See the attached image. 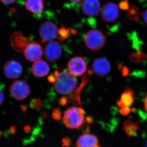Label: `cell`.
Listing matches in <instances>:
<instances>
[{"mask_svg": "<svg viewBox=\"0 0 147 147\" xmlns=\"http://www.w3.org/2000/svg\"><path fill=\"white\" fill-rule=\"evenodd\" d=\"M56 81L54 83L55 89L61 94L71 93L77 86L76 78L69 73L65 71L55 73Z\"/></svg>", "mask_w": 147, "mask_h": 147, "instance_id": "obj_1", "label": "cell"}, {"mask_svg": "<svg viewBox=\"0 0 147 147\" xmlns=\"http://www.w3.org/2000/svg\"><path fill=\"white\" fill-rule=\"evenodd\" d=\"M85 118V111L79 107H71L64 113L63 122L66 127L71 129L79 128L82 125Z\"/></svg>", "mask_w": 147, "mask_h": 147, "instance_id": "obj_2", "label": "cell"}, {"mask_svg": "<svg viewBox=\"0 0 147 147\" xmlns=\"http://www.w3.org/2000/svg\"><path fill=\"white\" fill-rule=\"evenodd\" d=\"M105 36L99 30H90L86 34L85 41L88 49L96 51L101 49L104 46L105 42Z\"/></svg>", "mask_w": 147, "mask_h": 147, "instance_id": "obj_3", "label": "cell"}, {"mask_svg": "<svg viewBox=\"0 0 147 147\" xmlns=\"http://www.w3.org/2000/svg\"><path fill=\"white\" fill-rule=\"evenodd\" d=\"M10 93L16 100H22L30 94V89L26 80H16L13 82L10 87Z\"/></svg>", "mask_w": 147, "mask_h": 147, "instance_id": "obj_4", "label": "cell"}, {"mask_svg": "<svg viewBox=\"0 0 147 147\" xmlns=\"http://www.w3.org/2000/svg\"><path fill=\"white\" fill-rule=\"evenodd\" d=\"M39 34L41 42H50L57 37V27L53 22H44L40 27Z\"/></svg>", "mask_w": 147, "mask_h": 147, "instance_id": "obj_5", "label": "cell"}, {"mask_svg": "<svg viewBox=\"0 0 147 147\" xmlns=\"http://www.w3.org/2000/svg\"><path fill=\"white\" fill-rule=\"evenodd\" d=\"M134 92L130 88H126L121 95L120 99L118 101V106L121 108L122 115H127L131 111L130 107L134 101Z\"/></svg>", "mask_w": 147, "mask_h": 147, "instance_id": "obj_6", "label": "cell"}, {"mask_svg": "<svg viewBox=\"0 0 147 147\" xmlns=\"http://www.w3.org/2000/svg\"><path fill=\"white\" fill-rule=\"evenodd\" d=\"M67 69L69 73L73 76H82L87 70L86 62L82 57H74L69 61Z\"/></svg>", "mask_w": 147, "mask_h": 147, "instance_id": "obj_7", "label": "cell"}, {"mask_svg": "<svg viewBox=\"0 0 147 147\" xmlns=\"http://www.w3.org/2000/svg\"><path fill=\"white\" fill-rule=\"evenodd\" d=\"M62 48L59 42L57 41H50L47 43L44 49L45 59L50 62L57 60L61 55Z\"/></svg>", "mask_w": 147, "mask_h": 147, "instance_id": "obj_8", "label": "cell"}, {"mask_svg": "<svg viewBox=\"0 0 147 147\" xmlns=\"http://www.w3.org/2000/svg\"><path fill=\"white\" fill-rule=\"evenodd\" d=\"M100 14L103 21L108 23H113L119 17L118 7L114 3H108L102 6Z\"/></svg>", "mask_w": 147, "mask_h": 147, "instance_id": "obj_9", "label": "cell"}, {"mask_svg": "<svg viewBox=\"0 0 147 147\" xmlns=\"http://www.w3.org/2000/svg\"><path fill=\"white\" fill-rule=\"evenodd\" d=\"M3 71L7 79H17L22 74L23 67L21 64L17 61H9L4 65Z\"/></svg>", "mask_w": 147, "mask_h": 147, "instance_id": "obj_10", "label": "cell"}, {"mask_svg": "<svg viewBox=\"0 0 147 147\" xmlns=\"http://www.w3.org/2000/svg\"><path fill=\"white\" fill-rule=\"evenodd\" d=\"M25 58L30 61L35 62L41 59L43 50L41 45L38 42H30L24 51Z\"/></svg>", "mask_w": 147, "mask_h": 147, "instance_id": "obj_11", "label": "cell"}, {"mask_svg": "<svg viewBox=\"0 0 147 147\" xmlns=\"http://www.w3.org/2000/svg\"><path fill=\"white\" fill-rule=\"evenodd\" d=\"M10 38L12 47L18 52H23L31 42L30 38L24 36L21 32H14L11 35Z\"/></svg>", "mask_w": 147, "mask_h": 147, "instance_id": "obj_12", "label": "cell"}, {"mask_svg": "<svg viewBox=\"0 0 147 147\" xmlns=\"http://www.w3.org/2000/svg\"><path fill=\"white\" fill-rule=\"evenodd\" d=\"M92 71L98 76H104L109 73L111 65L108 60L103 58L96 59L93 63Z\"/></svg>", "mask_w": 147, "mask_h": 147, "instance_id": "obj_13", "label": "cell"}, {"mask_svg": "<svg viewBox=\"0 0 147 147\" xmlns=\"http://www.w3.org/2000/svg\"><path fill=\"white\" fill-rule=\"evenodd\" d=\"M82 7L83 13L87 16H96L101 10L99 0H84Z\"/></svg>", "mask_w": 147, "mask_h": 147, "instance_id": "obj_14", "label": "cell"}, {"mask_svg": "<svg viewBox=\"0 0 147 147\" xmlns=\"http://www.w3.org/2000/svg\"><path fill=\"white\" fill-rule=\"evenodd\" d=\"M76 147H101L97 137L89 133L79 136L76 141Z\"/></svg>", "mask_w": 147, "mask_h": 147, "instance_id": "obj_15", "label": "cell"}, {"mask_svg": "<svg viewBox=\"0 0 147 147\" xmlns=\"http://www.w3.org/2000/svg\"><path fill=\"white\" fill-rule=\"evenodd\" d=\"M32 71L34 76L38 77L46 76L50 71V67L47 63L42 60L36 61L32 66Z\"/></svg>", "mask_w": 147, "mask_h": 147, "instance_id": "obj_16", "label": "cell"}, {"mask_svg": "<svg viewBox=\"0 0 147 147\" xmlns=\"http://www.w3.org/2000/svg\"><path fill=\"white\" fill-rule=\"evenodd\" d=\"M25 7L32 13L38 14L43 10V0H27L25 3Z\"/></svg>", "mask_w": 147, "mask_h": 147, "instance_id": "obj_17", "label": "cell"}, {"mask_svg": "<svg viewBox=\"0 0 147 147\" xmlns=\"http://www.w3.org/2000/svg\"><path fill=\"white\" fill-rule=\"evenodd\" d=\"M88 78L85 77V78H83V82L81 84V86L79 87V88L75 90L74 91L72 92L71 93V94L70 95V97L68 99V101L71 103L76 104V105H81V101H80V94L81 92V89L84 86V85L87 84L88 82L87 80Z\"/></svg>", "mask_w": 147, "mask_h": 147, "instance_id": "obj_18", "label": "cell"}, {"mask_svg": "<svg viewBox=\"0 0 147 147\" xmlns=\"http://www.w3.org/2000/svg\"><path fill=\"white\" fill-rule=\"evenodd\" d=\"M127 15L129 20L131 21H138L139 18V9L135 6H129V8L127 10Z\"/></svg>", "mask_w": 147, "mask_h": 147, "instance_id": "obj_19", "label": "cell"}, {"mask_svg": "<svg viewBox=\"0 0 147 147\" xmlns=\"http://www.w3.org/2000/svg\"><path fill=\"white\" fill-rule=\"evenodd\" d=\"M69 36V30L65 27H62L58 30V38L61 41L68 38Z\"/></svg>", "mask_w": 147, "mask_h": 147, "instance_id": "obj_20", "label": "cell"}, {"mask_svg": "<svg viewBox=\"0 0 147 147\" xmlns=\"http://www.w3.org/2000/svg\"><path fill=\"white\" fill-rule=\"evenodd\" d=\"M42 105V101L38 98L33 99L31 102V106L32 108L35 109H38L41 108Z\"/></svg>", "mask_w": 147, "mask_h": 147, "instance_id": "obj_21", "label": "cell"}, {"mask_svg": "<svg viewBox=\"0 0 147 147\" xmlns=\"http://www.w3.org/2000/svg\"><path fill=\"white\" fill-rule=\"evenodd\" d=\"M119 7L121 10H127L129 7L128 0H123L119 4Z\"/></svg>", "mask_w": 147, "mask_h": 147, "instance_id": "obj_22", "label": "cell"}, {"mask_svg": "<svg viewBox=\"0 0 147 147\" xmlns=\"http://www.w3.org/2000/svg\"><path fill=\"white\" fill-rule=\"evenodd\" d=\"M52 117L55 120H59L62 117L61 113L57 109H55L53 111Z\"/></svg>", "mask_w": 147, "mask_h": 147, "instance_id": "obj_23", "label": "cell"}, {"mask_svg": "<svg viewBox=\"0 0 147 147\" xmlns=\"http://www.w3.org/2000/svg\"><path fill=\"white\" fill-rule=\"evenodd\" d=\"M3 88V85L0 84V105L2 104L5 99V94Z\"/></svg>", "mask_w": 147, "mask_h": 147, "instance_id": "obj_24", "label": "cell"}, {"mask_svg": "<svg viewBox=\"0 0 147 147\" xmlns=\"http://www.w3.org/2000/svg\"><path fill=\"white\" fill-rule=\"evenodd\" d=\"M16 1V0H0V1L4 4L10 5L15 2Z\"/></svg>", "mask_w": 147, "mask_h": 147, "instance_id": "obj_25", "label": "cell"}, {"mask_svg": "<svg viewBox=\"0 0 147 147\" xmlns=\"http://www.w3.org/2000/svg\"><path fill=\"white\" fill-rule=\"evenodd\" d=\"M142 16L143 17L144 21L145 23L147 25V9L144 11L142 12Z\"/></svg>", "mask_w": 147, "mask_h": 147, "instance_id": "obj_26", "label": "cell"}, {"mask_svg": "<svg viewBox=\"0 0 147 147\" xmlns=\"http://www.w3.org/2000/svg\"><path fill=\"white\" fill-rule=\"evenodd\" d=\"M59 103L61 105H65L67 103V101L65 98H62L59 101Z\"/></svg>", "mask_w": 147, "mask_h": 147, "instance_id": "obj_27", "label": "cell"}, {"mask_svg": "<svg viewBox=\"0 0 147 147\" xmlns=\"http://www.w3.org/2000/svg\"><path fill=\"white\" fill-rule=\"evenodd\" d=\"M144 105L145 110L147 112V94L145 98L144 102Z\"/></svg>", "mask_w": 147, "mask_h": 147, "instance_id": "obj_28", "label": "cell"}, {"mask_svg": "<svg viewBox=\"0 0 147 147\" xmlns=\"http://www.w3.org/2000/svg\"><path fill=\"white\" fill-rule=\"evenodd\" d=\"M48 80L49 82H54L55 83V82L56 81V77H54L53 76H50L48 77Z\"/></svg>", "mask_w": 147, "mask_h": 147, "instance_id": "obj_29", "label": "cell"}, {"mask_svg": "<svg viewBox=\"0 0 147 147\" xmlns=\"http://www.w3.org/2000/svg\"><path fill=\"white\" fill-rule=\"evenodd\" d=\"M69 1H71V2L73 3H77L83 1V0H69Z\"/></svg>", "mask_w": 147, "mask_h": 147, "instance_id": "obj_30", "label": "cell"}, {"mask_svg": "<svg viewBox=\"0 0 147 147\" xmlns=\"http://www.w3.org/2000/svg\"><path fill=\"white\" fill-rule=\"evenodd\" d=\"M144 147H147V140L146 142V143H145Z\"/></svg>", "mask_w": 147, "mask_h": 147, "instance_id": "obj_31", "label": "cell"}, {"mask_svg": "<svg viewBox=\"0 0 147 147\" xmlns=\"http://www.w3.org/2000/svg\"><path fill=\"white\" fill-rule=\"evenodd\" d=\"M122 1H123V0H122Z\"/></svg>", "mask_w": 147, "mask_h": 147, "instance_id": "obj_32", "label": "cell"}]
</instances>
